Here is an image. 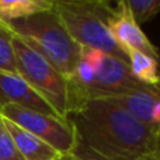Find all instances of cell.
Here are the masks:
<instances>
[{"label": "cell", "instance_id": "obj_6", "mask_svg": "<svg viewBox=\"0 0 160 160\" xmlns=\"http://www.w3.org/2000/svg\"><path fill=\"white\" fill-rule=\"evenodd\" d=\"M0 115L14 122L27 132L42 139L48 145L56 149L62 156L72 155L76 146V136L73 127L63 118L35 112L31 110L4 105L0 108Z\"/></svg>", "mask_w": 160, "mask_h": 160}, {"label": "cell", "instance_id": "obj_16", "mask_svg": "<svg viewBox=\"0 0 160 160\" xmlns=\"http://www.w3.org/2000/svg\"><path fill=\"white\" fill-rule=\"evenodd\" d=\"M153 125L156 129L160 131V96L156 100V104L153 107Z\"/></svg>", "mask_w": 160, "mask_h": 160}, {"label": "cell", "instance_id": "obj_1", "mask_svg": "<svg viewBox=\"0 0 160 160\" xmlns=\"http://www.w3.org/2000/svg\"><path fill=\"white\" fill-rule=\"evenodd\" d=\"M80 160H138L160 145V132L102 98L88 100L66 117Z\"/></svg>", "mask_w": 160, "mask_h": 160}, {"label": "cell", "instance_id": "obj_7", "mask_svg": "<svg viewBox=\"0 0 160 160\" xmlns=\"http://www.w3.org/2000/svg\"><path fill=\"white\" fill-rule=\"evenodd\" d=\"M105 22L112 38L125 53L128 51H138L159 61L160 55L158 49L135 22L128 8L127 0H121L115 6H111L108 3Z\"/></svg>", "mask_w": 160, "mask_h": 160}, {"label": "cell", "instance_id": "obj_18", "mask_svg": "<svg viewBox=\"0 0 160 160\" xmlns=\"http://www.w3.org/2000/svg\"><path fill=\"white\" fill-rule=\"evenodd\" d=\"M59 160H80V159H78L76 156H73V155H63Z\"/></svg>", "mask_w": 160, "mask_h": 160}, {"label": "cell", "instance_id": "obj_14", "mask_svg": "<svg viewBox=\"0 0 160 160\" xmlns=\"http://www.w3.org/2000/svg\"><path fill=\"white\" fill-rule=\"evenodd\" d=\"M127 4L139 27L160 11V0H127Z\"/></svg>", "mask_w": 160, "mask_h": 160}, {"label": "cell", "instance_id": "obj_15", "mask_svg": "<svg viewBox=\"0 0 160 160\" xmlns=\"http://www.w3.org/2000/svg\"><path fill=\"white\" fill-rule=\"evenodd\" d=\"M0 160H24L16 148L7 129L0 133Z\"/></svg>", "mask_w": 160, "mask_h": 160}, {"label": "cell", "instance_id": "obj_8", "mask_svg": "<svg viewBox=\"0 0 160 160\" xmlns=\"http://www.w3.org/2000/svg\"><path fill=\"white\" fill-rule=\"evenodd\" d=\"M4 105H17L25 110L61 118L18 73L0 72V108Z\"/></svg>", "mask_w": 160, "mask_h": 160}, {"label": "cell", "instance_id": "obj_4", "mask_svg": "<svg viewBox=\"0 0 160 160\" xmlns=\"http://www.w3.org/2000/svg\"><path fill=\"white\" fill-rule=\"evenodd\" d=\"M107 2L58 0L53 2V10L76 44L101 51L128 63V55L119 48L107 27Z\"/></svg>", "mask_w": 160, "mask_h": 160}, {"label": "cell", "instance_id": "obj_17", "mask_svg": "<svg viewBox=\"0 0 160 160\" xmlns=\"http://www.w3.org/2000/svg\"><path fill=\"white\" fill-rule=\"evenodd\" d=\"M138 160H160V145L158 148H156L155 150H152V152L146 153L145 156H142L141 159Z\"/></svg>", "mask_w": 160, "mask_h": 160}, {"label": "cell", "instance_id": "obj_11", "mask_svg": "<svg viewBox=\"0 0 160 160\" xmlns=\"http://www.w3.org/2000/svg\"><path fill=\"white\" fill-rule=\"evenodd\" d=\"M53 7L52 0H0V21L8 22Z\"/></svg>", "mask_w": 160, "mask_h": 160}, {"label": "cell", "instance_id": "obj_5", "mask_svg": "<svg viewBox=\"0 0 160 160\" xmlns=\"http://www.w3.org/2000/svg\"><path fill=\"white\" fill-rule=\"evenodd\" d=\"M13 48L16 53L17 73L56 111L61 118L66 119L70 111L68 78L14 34Z\"/></svg>", "mask_w": 160, "mask_h": 160}, {"label": "cell", "instance_id": "obj_3", "mask_svg": "<svg viewBox=\"0 0 160 160\" xmlns=\"http://www.w3.org/2000/svg\"><path fill=\"white\" fill-rule=\"evenodd\" d=\"M4 24L14 35L44 56L65 78H69L75 72L82 47L69 35L53 7Z\"/></svg>", "mask_w": 160, "mask_h": 160}, {"label": "cell", "instance_id": "obj_19", "mask_svg": "<svg viewBox=\"0 0 160 160\" xmlns=\"http://www.w3.org/2000/svg\"><path fill=\"white\" fill-rule=\"evenodd\" d=\"M156 86H158V87H159V90H160V72H159V83H158V84H156Z\"/></svg>", "mask_w": 160, "mask_h": 160}, {"label": "cell", "instance_id": "obj_13", "mask_svg": "<svg viewBox=\"0 0 160 160\" xmlns=\"http://www.w3.org/2000/svg\"><path fill=\"white\" fill-rule=\"evenodd\" d=\"M0 72L17 73L13 34L2 21H0Z\"/></svg>", "mask_w": 160, "mask_h": 160}, {"label": "cell", "instance_id": "obj_12", "mask_svg": "<svg viewBox=\"0 0 160 160\" xmlns=\"http://www.w3.org/2000/svg\"><path fill=\"white\" fill-rule=\"evenodd\" d=\"M128 66L133 78L146 86H156L159 83L160 65L159 61L138 51H128Z\"/></svg>", "mask_w": 160, "mask_h": 160}, {"label": "cell", "instance_id": "obj_2", "mask_svg": "<svg viewBox=\"0 0 160 160\" xmlns=\"http://www.w3.org/2000/svg\"><path fill=\"white\" fill-rule=\"evenodd\" d=\"M70 111L88 100L152 87L133 78L128 63L101 51L82 47L79 63L68 78ZM69 111V112H70Z\"/></svg>", "mask_w": 160, "mask_h": 160}, {"label": "cell", "instance_id": "obj_10", "mask_svg": "<svg viewBox=\"0 0 160 160\" xmlns=\"http://www.w3.org/2000/svg\"><path fill=\"white\" fill-rule=\"evenodd\" d=\"M4 127L8 135L11 136L16 148L18 149L20 155L24 160H59L62 155L51 145L44 142L42 139L37 138L35 135L27 132L25 129L20 128L14 122L3 118Z\"/></svg>", "mask_w": 160, "mask_h": 160}, {"label": "cell", "instance_id": "obj_9", "mask_svg": "<svg viewBox=\"0 0 160 160\" xmlns=\"http://www.w3.org/2000/svg\"><path fill=\"white\" fill-rule=\"evenodd\" d=\"M159 96H160L159 87L158 86H152V87L146 88V90L115 94V96L104 97L102 100H107V101L118 105L119 108H122L128 114H131L133 118L139 119L141 122H143L145 125H148L152 129L159 131L153 125V107H155L156 100H158Z\"/></svg>", "mask_w": 160, "mask_h": 160}]
</instances>
